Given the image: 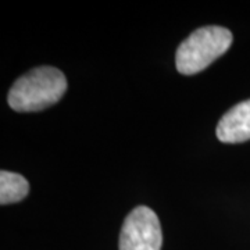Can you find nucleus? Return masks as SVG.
Listing matches in <instances>:
<instances>
[{
	"label": "nucleus",
	"mask_w": 250,
	"mask_h": 250,
	"mask_svg": "<svg viewBox=\"0 0 250 250\" xmlns=\"http://www.w3.org/2000/svg\"><path fill=\"white\" fill-rule=\"evenodd\" d=\"M233 36L227 28L210 25L196 29L178 46L175 65L179 74L195 75L228 52Z\"/></svg>",
	"instance_id": "obj_2"
},
{
	"label": "nucleus",
	"mask_w": 250,
	"mask_h": 250,
	"mask_svg": "<svg viewBox=\"0 0 250 250\" xmlns=\"http://www.w3.org/2000/svg\"><path fill=\"white\" fill-rule=\"evenodd\" d=\"M215 135L223 143L250 141V99L235 104L220 120Z\"/></svg>",
	"instance_id": "obj_4"
},
{
	"label": "nucleus",
	"mask_w": 250,
	"mask_h": 250,
	"mask_svg": "<svg viewBox=\"0 0 250 250\" xmlns=\"http://www.w3.org/2000/svg\"><path fill=\"white\" fill-rule=\"evenodd\" d=\"M163 232L157 214L146 206H138L126 215L121 233L120 250H161Z\"/></svg>",
	"instance_id": "obj_3"
},
{
	"label": "nucleus",
	"mask_w": 250,
	"mask_h": 250,
	"mask_svg": "<svg viewBox=\"0 0 250 250\" xmlns=\"http://www.w3.org/2000/svg\"><path fill=\"white\" fill-rule=\"evenodd\" d=\"M67 90V78L59 68L36 67L20 77L9 90V106L18 113L41 111L56 104Z\"/></svg>",
	"instance_id": "obj_1"
},
{
	"label": "nucleus",
	"mask_w": 250,
	"mask_h": 250,
	"mask_svg": "<svg viewBox=\"0 0 250 250\" xmlns=\"http://www.w3.org/2000/svg\"><path fill=\"white\" fill-rule=\"evenodd\" d=\"M29 192V184L17 172L3 170L0 172V205L6 206L21 202Z\"/></svg>",
	"instance_id": "obj_5"
}]
</instances>
